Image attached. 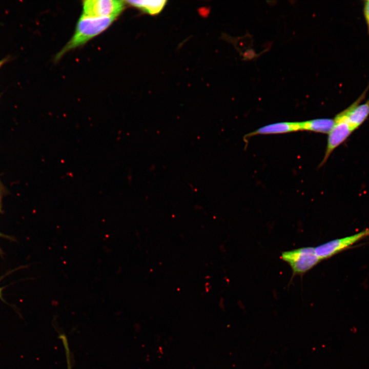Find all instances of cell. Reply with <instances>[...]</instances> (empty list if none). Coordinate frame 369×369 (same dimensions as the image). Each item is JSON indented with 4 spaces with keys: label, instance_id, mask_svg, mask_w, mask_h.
Segmentation results:
<instances>
[{
    "label": "cell",
    "instance_id": "obj_1",
    "mask_svg": "<svg viewBox=\"0 0 369 369\" xmlns=\"http://www.w3.org/2000/svg\"><path fill=\"white\" fill-rule=\"evenodd\" d=\"M115 17H93L82 15L79 18L73 35L58 52L56 58L81 46L106 30L114 21Z\"/></svg>",
    "mask_w": 369,
    "mask_h": 369
},
{
    "label": "cell",
    "instance_id": "obj_2",
    "mask_svg": "<svg viewBox=\"0 0 369 369\" xmlns=\"http://www.w3.org/2000/svg\"><path fill=\"white\" fill-rule=\"evenodd\" d=\"M281 258L290 265L294 275L304 274L321 261L312 247L283 252Z\"/></svg>",
    "mask_w": 369,
    "mask_h": 369
},
{
    "label": "cell",
    "instance_id": "obj_3",
    "mask_svg": "<svg viewBox=\"0 0 369 369\" xmlns=\"http://www.w3.org/2000/svg\"><path fill=\"white\" fill-rule=\"evenodd\" d=\"M333 127L328 134L327 142L323 159L319 167L323 166L332 152L343 143L353 132L347 120L344 110L338 114L334 118Z\"/></svg>",
    "mask_w": 369,
    "mask_h": 369
},
{
    "label": "cell",
    "instance_id": "obj_4",
    "mask_svg": "<svg viewBox=\"0 0 369 369\" xmlns=\"http://www.w3.org/2000/svg\"><path fill=\"white\" fill-rule=\"evenodd\" d=\"M125 7V3L122 1L86 0L83 2L82 15L93 17H116Z\"/></svg>",
    "mask_w": 369,
    "mask_h": 369
},
{
    "label": "cell",
    "instance_id": "obj_5",
    "mask_svg": "<svg viewBox=\"0 0 369 369\" xmlns=\"http://www.w3.org/2000/svg\"><path fill=\"white\" fill-rule=\"evenodd\" d=\"M368 236L369 228L355 234L336 239L318 245L314 248L315 251L320 260L327 259Z\"/></svg>",
    "mask_w": 369,
    "mask_h": 369
},
{
    "label": "cell",
    "instance_id": "obj_6",
    "mask_svg": "<svg viewBox=\"0 0 369 369\" xmlns=\"http://www.w3.org/2000/svg\"><path fill=\"white\" fill-rule=\"evenodd\" d=\"M364 93L357 100L344 110L348 125L353 132L359 128L369 116V99L359 105L364 98Z\"/></svg>",
    "mask_w": 369,
    "mask_h": 369
},
{
    "label": "cell",
    "instance_id": "obj_7",
    "mask_svg": "<svg viewBox=\"0 0 369 369\" xmlns=\"http://www.w3.org/2000/svg\"><path fill=\"white\" fill-rule=\"evenodd\" d=\"M301 131V122H279L261 127L246 135L251 137L257 135L283 134Z\"/></svg>",
    "mask_w": 369,
    "mask_h": 369
},
{
    "label": "cell",
    "instance_id": "obj_8",
    "mask_svg": "<svg viewBox=\"0 0 369 369\" xmlns=\"http://www.w3.org/2000/svg\"><path fill=\"white\" fill-rule=\"evenodd\" d=\"M334 124V119L318 118L301 122V131L329 134Z\"/></svg>",
    "mask_w": 369,
    "mask_h": 369
},
{
    "label": "cell",
    "instance_id": "obj_9",
    "mask_svg": "<svg viewBox=\"0 0 369 369\" xmlns=\"http://www.w3.org/2000/svg\"><path fill=\"white\" fill-rule=\"evenodd\" d=\"M132 6L151 15L159 13L166 4V1H128Z\"/></svg>",
    "mask_w": 369,
    "mask_h": 369
},
{
    "label": "cell",
    "instance_id": "obj_10",
    "mask_svg": "<svg viewBox=\"0 0 369 369\" xmlns=\"http://www.w3.org/2000/svg\"><path fill=\"white\" fill-rule=\"evenodd\" d=\"M59 338H60L64 346V348L65 350V353L66 355V359H67V369H72L71 367V356H70V348L69 346V343L68 342V340L67 339V337L64 334H61L59 336Z\"/></svg>",
    "mask_w": 369,
    "mask_h": 369
},
{
    "label": "cell",
    "instance_id": "obj_11",
    "mask_svg": "<svg viewBox=\"0 0 369 369\" xmlns=\"http://www.w3.org/2000/svg\"><path fill=\"white\" fill-rule=\"evenodd\" d=\"M364 13L369 32V0L365 2Z\"/></svg>",
    "mask_w": 369,
    "mask_h": 369
},
{
    "label": "cell",
    "instance_id": "obj_12",
    "mask_svg": "<svg viewBox=\"0 0 369 369\" xmlns=\"http://www.w3.org/2000/svg\"><path fill=\"white\" fill-rule=\"evenodd\" d=\"M6 59L4 58L0 60V68L2 66V65L6 62Z\"/></svg>",
    "mask_w": 369,
    "mask_h": 369
},
{
    "label": "cell",
    "instance_id": "obj_13",
    "mask_svg": "<svg viewBox=\"0 0 369 369\" xmlns=\"http://www.w3.org/2000/svg\"><path fill=\"white\" fill-rule=\"evenodd\" d=\"M1 296V290L0 289V297Z\"/></svg>",
    "mask_w": 369,
    "mask_h": 369
},
{
    "label": "cell",
    "instance_id": "obj_14",
    "mask_svg": "<svg viewBox=\"0 0 369 369\" xmlns=\"http://www.w3.org/2000/svg\"><path fill=\"white\" fill-rule=\"evenodd\" d=\"M0 210H1V199H0Z\"/></svg>",
    "mask_w": 369,
    "mask_h": 369
},
{
    "label": "cell",
    "instance_id": "obj_15",
    "mask_svg": "<svg viewBox=\"0 0 369 369\" xmlns=\"http://www.w3.org/2000/svg\"><path fill=\"white\" fill-rule=\"evenodd\" d=\"M1 233H0V236H1Z\"/></svg>",
    "mask_w": 369,
    "mask_h": 369
}]
</instances>
